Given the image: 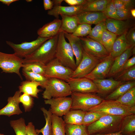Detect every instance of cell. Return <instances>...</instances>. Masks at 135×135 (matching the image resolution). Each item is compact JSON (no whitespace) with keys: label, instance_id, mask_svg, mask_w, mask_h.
Here are the masks:
<instances>
[{"label":"cell","instance_id":"6da1fadb","mask_svg":"<svg viewBox=\"0 0 135 135\" xmlns=\"http://www.w3.org/2000/svg\"><path fill=\"white\" fill-rule=\"evenodd\" d=\"M58 34L51 37L23 58V64L39 62L46 65L55 58Z\"/></svg>","mask_w":135,"mask_h":135},{"label":"cell","instance_id":"7a4b0ae2","mask_svg":"<svg viewBox=\"0 0 135 135\" xmlns=\"http://www.w3.org/2000/svg\"><path fill=\"white\" fill-rule=\"evenodd\" d=\"M124 117L110 115L102 116L87 126L88 135L105 134L120 131Z\"/></svg>","mask_w":135,"mask_h":135},{"label":"cell","instance_id":"3957f363","mask_svg":"<svg viewBox=\"0 0 135 135\" xmlns=\"http://www.w3.org/2000/svg\"><path fill=\"white\" fill-rule=\"evenodd\" d=\"M72 47L65 39L64 32L58 34L55 58L64 66L74 70L77 66Z\"/></svg>","mask_w":135,"mask_h":135},{"label":"cell","instance_id":"277c9868","mask_svg":"<svg viewBox=\"0 0 135 135\" xmlns=\"http://www.w3.org/2000/svg\"><path fill=\"white\" fill-rule=\"evenodd\" d=\"M88 111L102 112L108 115L124 117L135 114V106L130 108L122 105L116 100H103L100 104L91 108Z\"/></svg>","mask_w":135,"mask_h":135},{"label":"cell","instance_id":"5b68a950","mask_svg":"<svg viewBox=\"0 0 135 135\" xmlns=\"http://www.w3.org/2000/svg\"><path fill=\"white\" fill-rule=\"evenodd\" d=\"M44 88L42 96L46 100L67 97L70 96L72 93L67 82L55 78H48Z\"/></svg>","mask_w":135,"mask_h":135},{"label":"cell","instance_id":"8992f818","mask_svg":"<svg viewBox=\"0 0 135 135\" xmlns=\"http://www.w3.org/2000/svg\"><path fill=\"white\" fill-rule=\"evenodd\" d=\"M72 100L71 110L88 111L91 108L100 104L103 99L94 93L72 92Z\"/></svg>","mask_w":135,"mask_h":135},{"label":"cell","instance_id":"52a82bcc","mask_svg":"<svg viewBox=\"0 0 135 135\" xmlns=\"http://www.w3.org/2000/svg\"><path fill=\"white\" fill-rule=\"evenodd\" d=\"M73 71L64 66L55 58L45 65L44 76L48 78H55L67 82Z\"/></svg>","mask_w":135,"mask_h":135},{"label":"cell","instance_id":"ba28073f","mask_svg":"<svg viewBox=\"0 0 135 135\" xmlns=\"http://www.w3.org/2000/svg\"><path fill=\"white\" fill-rule=\"evenodd\" d=\"M23 64V58L14 53L9 54L0 52V68L2 72L15 73L22 80L20 70Z\"/></svg>","mask_w":135,"mask_h":135},{"label":"cell","instance_id":"9c48e42d","mask_svg":"<svg viewBox=\"0 0 135 135\" xmlns=\"http://www.w3.org/2000/svg\"><path fill=\"white\" fill-rule=\"evenodd\" d=\"M50 38L38 36L36 40L30 42L25 41L20 44H16L10 41H6V43L13 50L14 53L17 56L24 58L34 52Z\"/></svg>","mask_w":135,"mask_h":135},{"label":"cell","instance_id":"30bf717a","mask_svg":"<svg viewBox=\"0 0 135 135\" xmlns=\"http://www.w3.org/2000/svg\"><path fill=\"white\" fill-rule=\"evenodd\" d=\"M79 38L80 39L84 50L92 57L101 60L110 55L100 43L86 37Z\"/></svg>","mask_w":135,"mask_h":135},{"label":"cell","instance_id":"8fae6325","mask_svg":"<svg viewBox=\"0 0 135 135\" xmlns=\"http://www.w3.org/2000/svg\"><path fill=\"white\" fill-rule=\"evenodd\" d=\"M101 60L92 57L83 50L82 60L76 69L74 70L70 78L84 77L92 72Z\"/></svg>","mask_w":135,"mask_h":135},{"label":"cell","instance_id":"7c38bea8","mask_svg":"<svg viewBox=\"0 0 135 135\" xmlns=\"http://www.w3.org/2000/svg\"><path fill=\"white\" fill-rule=\"evenodd\" d=\"M44 102L45 104L50 105V109L52 114L60 117L71 110L72 100L71 97H61L46 100Z\"/></svg>","mask_w":135,"mask_h":135},{"label":"cell","instance_id":"4fadbf2b","mask_svg":"<svg viewBox=\"0 0 135 135\" xmlns=\"http://www.w3.org/2000/svg\"><path fill=\"white\" fill-rule=\"evenodd\" d=\"M67 82L72 92L97 93L96 87L92 80L86 77L70 78Z\"/></svg>","mask_w":135,"mask_h":135},{"label":"cell","instance_id":"5bb4252c","mask_svg":"<svg viewBox=\"0 0 135 135\" xmlns=\"http://www.w3.org/2000/svg\"><path fill=\"white\" fill-rule=\"evenodd\" d=\"M115 58L109 55L102 60L92 72L85 77L92 80L107 78Z\"/></svg>","mask_w":135,"mask_h":135},{"label":"cell","instance_id":"9a60e30c","mask_svg":"<svg viewBox=\"0 0 135 135\" xmlns=\"http://www.w3.org/2000/svg\"><path fill=\"white\" fill-rule=\"evenodd\" d=\"M135 45L130 46L122 54L115 58L107 78L113 77L121 72L126 61L132 55H135Z\"/></svg>","mask_w":135,"mask_h":135},{"label":"cell","instance_id":"2e32d148","mask_svg":"<svg viewBox=\"0 0 135 135\" xmlns=\"http://www.w3.org/2000/svg\"><path fill=\"white\" fill-rule=\"evenodd\" d=\"M92 80L96 87L97 93L102 96L110 93L120 85L124 82L115 80L112 78Z\"/></svg>","mask_w":135,"mask_h":135},{"label":"cell","instance_id":"e0dca14e","mask_svg":"<svg viewBox=\"0 0 135 135\" xmlns=\"http://www.w3.org/2000/svg\"><path fill=\"white\" fill-rule=\"evenodd\" d=\"M21 94V92L18 90L16 92L13 96L8 98L7 104L0 110V115L10 116L15 114L18 115L22 113L19 106V98Z\"/></svg>","mask_w":135,"mask_h":135},{"label":"cell","instance_id":"ac0fdd59","mask_svg":"<svg viewBox=\"0 0 135 135\" xmlns=\"http://www.w3.org/2000/svg\"><path fill=\"white\" fill-rule=\"evenodd\" d=\"M105 22L106 29L117 36L122 35L132 27L128 20H119L108 18Z\"/></svg>","mask_w":135,"mask_h":135},{"label":"cell","instance_id":"d6986e66","mask_svg":"<svg viewBox=\"0 0 135 135\" xmlns=\"http://www.w3.org/2000/svg\"><path fill=\"white\" fill-rule=\"evenodd\" d=\"M76 15L79 24L96 25L107 18L103 12L84 11Z\"/></svg>","mask_w":135,"mask_h":135},{"label":"cell","instance_id":"ffe728a7","mask_svg":"<svg viewBox=\"0 0 135 135\" xmlns=\"http://www.w3.org/2000/svg\"><path fill=\"white\" fill-rule=\"evenodd\" d=\"M61 20L56 18L47 23L37 30L39 36L44 38H50L58 34L61 31Z\"/></svg>","mask_w":135,"mask_h":135},{"label":"cell","instance_id":"44dd1931","mask_svg":"<svg viewBox=\"0 0 135 135\" xmlns=\"http://www.w3.org/2000/svg\"><path fill=\"white\" fill-rule=\"evenodd\" d=\"M83 5L54 6L52 10L48 11L47 14L49 15L54 16L57 19H59V15H60L68 16L76 15L83 11Z\"/></svg>","mask_w":135,"mask_h":135},{"label":"cell","instance_id":"7402d4cb","mask_svg":"<svg viewBox=\"0 0 135 135\" xmlns=\"http://www.w3.org/2000/svg\"><path fill=\"white\" fill-rule=\"evenodd\" d=\"M64 32L65 38L68 40L72 47L76 57V63L77 66L82 60L84 50L80 39L79 38L75 36L72 34Z\"/></svg>","mask_w":135,"mask_h":135},{"label":"cell","instance_id":"603a6c76","mask_svg":"<svg viewBox=\"0 0 135 135\" xmlns=\"http://www.w3.org/2000/svg\"><path fill=\"white\" fill-rule=\"evenodd\" d=\"M40 84L38 82L26 80L22 82L19 86V91L21 93L28 94L32 97L38 98V94L41 90L38 88L41 86Z\"/></svg>","mask_w":135,"mask_h":135},{"label":"cell","instance_id":"cb8c5ba5","mask_svg":"<svg viewBox=\"0 0 135 135\" xmlns=\"http://www.w3.org/2000/svg\"><path fill=\"white\" fill-rule=\"evenodd\" d=\"M60 16L62 18L60 31L70 34L73 33L79 24L76 15Z\"/></svg>","mask_w":135,"mask_h":135},{"label":"cell","instance_id":"d4e9b609","mask_svg":"<svg viewBox=\"0 0 135 135\" xmlns=\"http://www.w3.org/2000/svg\"><path fill=\"white\" fill-rule=\"evenodd\" d=\"M127 31L117 38L114 41L110 55L113 58H115L119 56L130 46L128 44L126 38Z\"/></svg>","mask_w":135,"mask_h":135},{"label":"cell","instance_id":"484cf974","mask_svg":"<svg viewBox=\"0 0 135 135\" xmlns=\"http://www.w3.org/2000/svg\"><path fill=\"white\" fill-rule=\"evenodd\" d=\"M86 112L80 110H71L64 116L65 124L82 125Z\"/></svg>","mask_w":135,"mask_h":135},{"label":"cell","instance_id":"4316f807","mask_svg":"<svg viewBox=\"0 0 135 135\" xmlns=\"http://www.w3.org/2000/svg\"><path fill=\"white\" fill-rule=\"evenodd\" d=\"M120 131L123 135H135V114L124 117Z\"/></svg>","mask_w":135,"mask_h":135},{"label":"cell","instance_id":"83f0119b","mask_svg":"<svg viewBox=\"0 0 135 135\" xmlns=\"http://www.w3.org/2000/svg\"><path fill=\"white\" fill-rule=\"evenodd\" d=\"M111 0H87L83 12H104Z\"/></svg>","mask_w":135,"mask_h":135},{"label":"cell","instance_id":"f1b7e54d","mask_svg":"<svg viewBox=\"0 0 135 135\" xmlns=\"http://www.w3.org/2000/svg\"><path fill=\"white\" fill-rule=\"evenodd\" d=\"M135 86V81L124 82L108 94L106 98L105 99L116 100L128 90Z\"/></svg>","mask_w":135,"mask_h":135},{"label":"cell","instance_id":"f546056e","mask_svg":"<svg viewBox=\"0 0 135 135\" xmlns=\"http://www.w3.org/2000/svg\"><path fill=\"white\" fill-rule=\"evenodd\" d=\"M43 113L46 120V124L44 126L40 129L36 130L38 134L42 133L43 135H53L52 122V114L50 109L47 110L44 108H41Z\"/></svg>","mask_w":135,"mask_h":135},{"label":"cell","instance_id":"4dcf8cb0","mask_svg":"<svg viewBox=\"0 0 135 135\" xmlns=\"http://www.w3.org/2000/svg\"><path fill=\"white\" fill-rule=\"evenodd\" d=\"M117 36L116 35L107 29L103 32L101 38L102 44L109 55L112 52L114 43Z\"/></svg>","mask_w":135,"mask_h":135},{"label":"cell","instance_id":"1f68e13d","mask_svg":"<svg viewBox=\"0 0 135 135\" xmlns=\"http://www.w3.org/2000/svg\"><path fill=\"white\" fill-rule=\"evenodd\" d=\"M52 122L53 135H66L65 123L61 118L52 114Z\"/></svg>","mask_w":135,"mask_h":135},{"label":"cell","instance_id":"d6a6232c","mask_svg":"<svg viewBox=\"0 0 135 135\" xmlns=\"http://www.w3.org/2000/svg\"><path fill=\"white\" fill-rule=\"evenodd\" d=\"M121 104L132 107L135 106V86L116 100Z\"/></svg>","mask_w":135,"mask_h":135},{"label":"cell","instance_id":"836d02e7","mask_svg":"<svg viewBox=\"0 0 135 135\" xmlns=\"http://www.w3.org/2000/svg\"><path fill=\"white\" fill-rule=\"evenodd\" d=\"M115 80L125 82L135 80V65L122 70L113 77Z\"/></svg>","mask_w":135,"mask_h":135},{"label":"cell","instance_id":"e575fe53","mask_svg":"<svg viewBox=\"0 0 135 135\" xmlns=\"http://www.w3.org/2000/svg\"><path fill=\"white\" fill-rule=\"evenodd\" d=\"M106 29L105 21L102 22L92 28L86 37L102 44L101 38L104 31Z\"/></svg>","mask_w":135,"mask_h":135},{"label":"cell","instance_id":"d590c367","mask_svg":"<svg viewBox=\"0 0 135 135\" xmlns=\"http://www.w3.org/2000/svg\"><path fill=\"white\" fill-rule=\"evenodd\" d=\"M66 135H89L87 126L83 125L65 124Z\"/></svg>","mask_w":135,"mask_h":135},{"label":"cell","instance_id":"8d00e7d4","mask_svg":"<svg viewBox=\"0 0 135 135\" xmlns=\"http://www.w3.org/2000/svg\"><path fill=\"white\" fill-rule=\"evenodd\" d=\"M23 75L26 80L36 82L40 83L41 86L44 88L48 81V78L40 74L22 70Z\"/></svg>","mask_w":135,"mask_h":135},{"label":"cell","instance_id":"74e56055","mask_svg":"<svg viewBox=\"0 0 135 135\" xmlns=\"http://www.w3.org/2000/svg\"><path fill=\"white\" fill-rule=\"evenodd\" d=\"M45 65L39 62L23 64L22 70L44 76Z\"/></svg>","mask_w":135,"mask_h":135},{"label":"cell","instance_id":"f35d334b","mask_svg":"<svg viewBox=\"0 0 135 135\" xmlns=\"http://www.w3.org/2000/svg\"><path fill=\"white\" fill-rule=\"evenodd\" d=\"M107 115L108 114H106L102 112H86L84 116L82 125L87 126L102 116Z\"/></svg>","mask_w":135,"mask_h":135},{"label":"cell","instance_id":"ab89813d","mask_svg":"<svg viewBox=\"0 0 135 135\" xmlns=\"http://www.w3.org/2000/svg\"><path fill=\"white\" fill-rule=\"evenodd\" d=\"M10 124L16 135H27L26 126L24 118H21L17 120H12Z\"/></svg>","mask_w":135,"mask_h":135},{"label":"cell","instance_id":"60d3db41","mask_svg":"<svg viewBox=\"0 0 135 135\" xmlns=\"http://www.w3.org/2000/svg\"><path fill=\"white\" fill-rule=\"evenodd\" d=\"M92 29L91 25L85 24H79L75 30L72 34L78 37H86L90 33Z\"/></svg>","mask_w":135,"mask_h":135},{"label":"cell","instance_id":"b9f144b4","mask_svg":"<svg viewBox=\"0 0 135 135\" xmlns=\"http://www.w3.org/2000/svg\"><path fill=\"white\" fill-rule=\"evenodd\" d=\"M20 103L22 104L25 112H29L34 104V99L31 96L25 93L21 94L19 98Z\"/></svg>","mask_w":135,"mask_h":135},{"label":"cell","instance_id":"7bdbcfd3","mask_svg":"<svg viewBox=\"0 0 135 135\" xmlns=\"http://www.w3.org/2000/svg\"><path fill=\"white\" fill-rule=\"evenodd\" d=\"M107 18L122 20L117 14L116 10L114 7L112 0L107 4L105 10L103 12Z\"/></svg>","mask_w":135,"mask_h":135},{"label":"cell","instance_id":"ee69618b","mask_svg":"<svg viewBox=\"0 0 135 135\" xmlns=\"http://www.w3.org/2000/svg\"><path fill=\"white\" fill-rule=\"evenodd\" d=\"M126 38L128 45L132 46L135 45V28L132 27L128 30L126 34Z\"/></svg>","mask_w":135,"mask_h":135},{"label":"cell","instance_id":"f6af8a7d","mask_svg":"<svg viewBox=\"0 0 135 135\" xmlns=\"http://www.w3.org/2000/svg\"><path fill=\"white\" fill-rule=\"evenodd\" d=\"M116 12L117 15L122 20H128L132 16L130 10L126 9L116 10Z\"/></svg>","mask_w":135,"mask_h":135},{"label":"cell","instance_id":"bcb514c9","mask_svg":"<svg viewBox=\"0 0 135 135\" xmlns=\"http://www.w3.org/2000/svg\"><path fill=\"white\" fill-rule=\"evenodd\" d=\"M64 1L70 6H75L85 4L87 2V0H64Z\"/></svg>","mask_w":135,"mask_h":135},{"label":"cell","instance_id":"7dc6e473","mask_svg":"<svg viewBox=\"0 0 135 135\" xmlns=\"http://www.w3.org/2000/svg\"><path fill=\"white\" fill-rule=\"evenodd\" d=\"M135 55H134L132 58L128 59L126 61L123 66L121 72L128 69L135 65Z\"/></svg>","mask_w":135,"mask_h":135},{"label":"cell","instance_id":"c3c4849f","mask_svg":"<svg viewBox=\"0 0 135 135\" xmlns=\"http://www.w3.org/2000/svg\"><path fill=\"white\" fill-rule=\"evenodd\" d=\"M26 132L27 135H39L36 132L33 123L30 122L26 126Z\"/></svg>","mask_w":135,"mask_h":135},{"label":"cell","instance_id":"681fc988","mask_svg":"<svg viewBox=\"0 0 135 135\" xmlns=\"http://www.w3.org/2000/svg\"><path fill=\"white\" fill-rule=\"evenodd\" d=\"M124 2L125 8L130 10L134 8V0H122Z\"/></svg>","mask_w":135,"mask_h":135},{"label":"cell","instance_id":"f907efd6","mask_svg":"<svg viewBox=\"0 0 135 135\" xmlns=\"http://www.w3.org/2000/svg\"><path fill=\"white\" fill-rule=\"evenodd\" d=\"M114 7L116 10L126 9L122 0H112Z\"/></svg>","mask_w":135,"mask_h":135},{"label":"cell","instance_id":"816d5d0a","mask_svg":"<svg viewBox=\"0 0 135 135\" xmlns=\"http://www.w3.org/2000/svg\"><path fill=\"white\" fill-rule=\"evenodd\" d=\"M43 4L44 9L46 10H50L54 6L52 0H44Z\"/></svg>","mask_w":135,"mask_h":135},{"label":"cell","instance_id":"f5cc1de1","mask_svg":"<svg viewBox=\"0 0 135 135\" xmlns=\"http://www.w3.org/2000/svg\"><path fill=\"white\" fill-rule=\"evenodd\" d=\"M18 1V0H0V2L3 4L9 6L10 5L14 2Z\"/></svg>","mask_w":135,"mask_h":135},{"label":"cell","instance_id":"db71d44e","mask_svg":"<svg viewBox=\"0 0 135 135\" xmlns=\"http://www.w3.org/2000/svg\"><path fill=\"white\" fill-rule=\"evenodd\" d=\"M52 1L54 4V6H61L62 2L64 1V0H53Z\"/></svg>","mask_w":135,"mask_h":135},{"label":"cell","instance_id":"11a10c76","mask_svg":"<svg viewBox=\"0 0 135 135\" xmlns=\"http://www.w3.org/2000/svg\"><path fill=\"white\" fill-rule=\"evenodd\" d=\"M90 135H123L122 134L120 131L114 133H109L105 134H97Z\"/></svg>","mask_w":135,"mask_h":135},{"label":"cell","instance_id":"9f6ffc18","mask_svg":"<svg viewBox=\"0 0 135 135\" xmlns=\"http://www.w3.org/2000/svg\"><path fill=\"white\" fill-rule=\"evenodd\" d=\"M130 12L132 17L135 18V9L134 8L131 9L130 10Z\"/></svg>","mask_w":135,"mask_h":135},{"label":"cell","instance_id":"6f0895ef","mask_svg":"<svg viewBox=\"0 0 135 135\" xmlns=\"http://www.w3.org/2000/svg\"><path fill=\"white\" fill-rule=\"evenodd\" d=\"M26 1L28 2H32V0H26Z\"/></svg>","mask_w":135,"mask_h":135},{"label":"cell","instance_id":"680465c9","mask_svg":"<svg viewBox=\"0 0 135 135\" xmlns=\"http://www.w3.org/2000/svg\"><path fill=\"white\" fill-rule=\"evenodd\" d=\"M0 135H5L3 134H1L0 133Z\"/></svg>","mask_w":135,"mask_h":135}]
</instances>
